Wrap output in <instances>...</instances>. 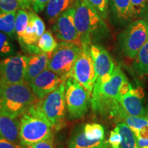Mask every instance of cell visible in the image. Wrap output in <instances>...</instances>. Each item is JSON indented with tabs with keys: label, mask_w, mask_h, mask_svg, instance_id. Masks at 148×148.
I'll list each match as a JSON object with an SVG mask.
<instances>
[{
	"label": "cell",
	"mask_w": 148,
	"mask_h": 148,
	"mask_svg": "<svg viewBox=\"0 0 148 148\" xmlns=\"http://www.w3.org/2000/svg\"><path fill=\"white\" fill-rule=\"evenodd\" d=\"M84 132L86 137L90 140L104 139V130L97 123H87L84 125Z\"/></svg>",
	"instance_id": "29"
},
{
	"label": "cell",
	"mask_w": 148,
	"mask_h": 148,
	"mask_svg": "<svg viewBox=\"0 0 148 148\" xmlns=\"http://www.w3.org/2000/svg\"><path fill=\"white\" fill-rule=\"evenodd\" d=\"M3 86H4V84H3L2 79H1V77H0V91H1V89H2V88H3Z\"/></svg>",
	"instance_id": "38"
},
{
	"label": "cell",
	"mask_w": 148,
	"mask_h": 148,
	"mask_svg": "<svg viewBox=\"0 0 148 148\" xmlns=\"http://www.w3.org/2000/svg\"><path fill=\"white\" fill-rule=\"evenodd\" d=\"M147 40L148 26L143 18L131 21L118 36L121 51L125 56L132 59H135L140 48Z\"/></svg>",
	"instance_id": "5"
},
{
	"label": "cell",
	"mask_w": 148,
	"mask_h": 148,
	"mask_svg": "<svg viewBox=\"0 0 148 148\" xmlns=\"http://www.w3.org/2000/svg\"><path fill=\"white\" fill-rule=\"evenodd\" d=\"M38 99L28 83L4 85L0 91V110L14 117L21 116Z\"/></svg>",
	"instance_id": "4"
},
{
	"label": "cell",
	"mask_w": 148,
	"mask_h": 148,
	"mask_svg": "<svg viewBox=\"0 0 148 148\" xmlns=\"http://www.w3.org/2000/svg\"><path fill=\"white\" fill-rule=\"evenodd\" d=\"M0 137L21 144L20 140V120L0 110Z\"/></svg>",
	"instance_id": "16"
},
{
	"label": "cell",
	"mask_w": 148,
	"mask_h": 148,
	"mask_svg": "<svg viewBox=\"0 0 148 148\" xmlns=\"http://www.w3.org/2000/svg\"><path fill=\"white\" fill-rule=\"evenodd\" d=\"M143 97L141 88H132L125 95L119 96L117 101L129 115L147 119L148 109L144 104Z\"/></svg>",
	"instance_id": "14"
},
{
	"label": "cell",
	"mask_w": 148,
	"mask_h": 148,
	"mask_svg": "<svg viewBox=\"0 0 148 148\" xmlns=\"http://www.w3.org/2000/svg\"><path fill=\"white\" fill-rule=\"evenodd\" d=\"M28 56L17 53L0 60V77L4 85L25 82Z\"/></svg>",
	"instance_id": "10"
},
{
	"label": "cell",
	"mask_w": 148,
	"mask_h": 148,
	"mask_svg": "<svg viewBox=\"0 0 148 148\" xmlns=\"http://www.w3.org/2000/svg\"><path fill=\"white\" fill-rule=\"evenodd\" d=\"M65 82L43 99L37 101L38 108L53 127L58 130L64 123L66 114Z\"/></svg>",
	"instance_id": "7"
},
{
	"label": "cell",
	"mask_w": 148,
	"mask_h": 148,
	"mask_svg": "<svg viewBox=\"0 0 148 148\" xmlns=\"http://www.w3.org/2000/svg\"><path fill=\"white\" fill-rule=\"evenodd\" d=\"M142 16H144V17H143V19L145 20L146 23H147V26H148V8L147 9V10H146L145 12H144Z\"/></svg>",
	"instance_id": "37"
},
{
	"label": "cell",
	"mask_w": 148,
	"mask_h": 148,
	"mask_svg": "<svg viewBox=\"0 0 148 148\" xmlns=\"http://www.w3.org/2000/svg\"><path fill=\"white\" fill-rule=\"evenodd\" d=\"M137 148H148V145L143 146V147H137Z\"/></svg>",
	"instance_id": "39"
},
{
	"label": "cell",
	"mask_w": 148,
	"mask_h": 148,
	"mask_svg": "<svg viewBox=\"0 0 148 148\" xmlns=\"http://www.w3.org/2000/svg\"><path fill=\"white\" fill-rule=\"evenodd\" d=\"M64 84L66 108L70 118L82 117L88 111L91 92L73 77H68Z\"/></svg>",
	"instance_id": "8"
},
{
	"label": "cell",
	"mask_w": 148,
	"mask_h": 148,
	"mask_svg": "<svg viewBox=\"0 0 148 148\" xmlns=\"http://www.w3.org/2000/svg\"><path fill=\"white\" fill-rule=\"evenodd\" d=\"M121 136L119 148H137V139L135 133L124 123H118L115 128Z\"/></svg>",
	"instance_id": "21"
},
{
	"label": "cell",
	"mask_w": 148,
	"mask_h": 148,
	"mask_svg": "<svg viewBox=\"0 0 148 148\" xmlns=\"http://www.w3.org/2000/svg\"><path fill=\"white\" fill-rule=\"evenodd\" d=\"M90 51L97 78L112 73L115 66L112 57L104 48L96 44H92L90 45Z\"/></svg>",
	"instance_id": "15"
},
{
	"label": "cell",
	"mask_w": 148,
	"mask_h": 148,
	"mask_svg": "<svg viewBox=\"0 0 148 148\" xmlns=\"http://www.w3.org/2000/svg\"><path fill=\"white\" fill-rule=\"evenodd\" d=\"M127 79L119 66H114L110 74L98 77L94 84L90 100L94 111L103 115H110L119 101V90Z\"/></svg>",
	"instance_id": "1"
},
{
	"label": "cell",
	"mask_w": 148,
	"mask_h": 148,
	"mask_svg": "<svg viewBox=\"0 0 148 148\" xmlns=\"http://www.w3.org/2000/svg\"><path fill=\"white\" fill-rule=\"evenodd\" d=\"M13 38L8 34L0 32V58H5L16 54V46L12 41Z\"/></svg>",
	"instance_id": "25"
},
{
	"label": "cell",
	"mask_w": 148,
	"mask_h": 148,
	"mask_svg": "<svg viewBox=\"0 0 148 148\" xmlns=\"http://www.w3.org/2000/svg\"><path fill=\"white\" fill-rule=\"evenodd\" d=\"M0 148H24L21 144L14 143L12 142L0 137Z\"/></svg>",
	"instance_id": "35"
},
{
	"label": "cell",
	"mask_w": 148,
	"mask_h": 148,
	"mask_svg": "<svg viewBox=\"0 0 148 148\" xmlns=\"http://www.w3.org/2000/svg\"><path fill=\"white\" fill-rule=\"evenodd\" d=\"M58 44L51 32L47 30L40 36L37 42V46L42 52L50 53L55 50Z\"/></svg>",
	"instance_id": "28"
},
{
	"label": "cell",
	"mask_w": 148,
	"mask_h": 148,
	"mask_svg": "<svg viewBox=\"0 0 148 148\" xmlns=\"http://www.w3.org/2000/svg\"><path fill=\"white\" fill-rule=\"evenodd\" d=\"M49 1V0H34V2L32 5V10L36 13L41 12L45 9Z\"/></svg>",
	"instance_id": "34"
},
{
	"label": "cell",
	"mask_w": 148,
	"mask_h": 148,
	"mask_svg": "<svg viewBox=\"0 0 148 148\" xmlns=\"http://www.w3.org/2000/svg\"><path fill=\"white\" fill-rule=\"evenodd\" d=\"M74 5L62 12L53 22L52 30L61 41L73 42L82 45L74 21Z\"/></svg>",
	"instance_id": "12"
},
{
	"label": "cell",
	"mask_w": 148,
	"mask_h": 148,
	"mask_svg": "<svg viewBox=\"0 0 148 148\" xmlns=\"http://www.w3.org/2000/svg\"><path fill=\"white\" fill-rule=\"evenodd\" d=\"M147 119H148V115H147Z\"/></svg>",
	"instance_id": "40"
},
{
	"label": "cell",
	"mask_w": 148,
	"mask_h": 148,
	"mask_svg": "<svg viewBox=\"0 0 148 148\" xmlns=\"http://www.w3.org/2000/svg\"><path fill=\"white\" fill-rule=\"evenodd\" d=\"M74 21L82 45L90 46L108 34L103 19L86 0H76Z\"/></svg>",
	"instance_id": "2"
},
{
	"label": "cell",
	"mask_w": 148,
	"mask_h": 148,
	"mask_svg": "<svg viewBox=\"0 0 148 148\" xmlns=\"http://www.w3.org/2000/svg\"><path fill=\"white\" fill-rule=\"evenodd\" d=\"M76 0H49L45 7V16L49 22H54L60 14L75 4Z\"/></svg>",
	"instance_id": "20"
},
{
	"label": "cell",
	"mask_w": 148,
	"mask_h": 148,
	"mask_svg": "<svg viewBox=\"0 0 148 148\" xmlns=\"http://www.w3.org/2000/svg\"><path fill=\"white\" fill-rule=\"evenodd\" d=\"M97 11L103 20L106 19L108 14L109 0H86Z\"/></svg>",
	"instance_id": "30"
},
{
	"label": "cell",
	"mask_w": 148,
	"mask_h": 148,
	"mask_svg": "<svg viewBox=\"0 0 148 148\" xmlns=\"http://www.w3.org/2000/svg\"><path fill=\"white\" fill-rule=\"evenodd\" d=\"M112 16L120 23H126L134 18L131 0H109Z\"/></svg>",
	"instance_id": "19"
},
{
	"label": "cell",
	"mask_w": 148,
	"mask_h": 148,
	"mask_svg": "<svg viewBox=\"0 0 148 148\" xmlns=\"http://www.w3.org/2000/svg\"><path fill=\"white\" fill-rule=\"evenodd\" d=\"M16 12H5L0 10V32L8 34L11 38L15 37L14 22Z\"/></svg>",
	"instance_id": "22"
},
{
	"label": "cell",
	"mask_w": 148,
	"mask_h": 148,
	"mask_svg": "<svg viewBox=\"0 0 148 148\" xmlns=\"http://www.w3.org/2000/svg\"><path fill=\"white\" fill-rule=\"evenodd\" d=\"M0 10L5 12H16L19 10H32L27 0H0Z\"/></svg>",
	"instance_id": "24"
},
{
	"label": "cell",
	"mask_w": 148,
	"mask_h": 148,
	"mask_svg": "<svg viewBox=\"0 0 148 148\" xmlns=\"http://www.w3.org/2000/svg\"><path fill=\"white\" fill-rule=\"evenodd\" d=\"M24 148H25V147H24Z\"/></svg>",
	"instance_id": "41"
},
{
	"label": "cell",
	"mask_w": 148,
	"mask_h": 148,
	"mask_svg": "<svg viewBox=\"0 0 148 148\" xmlns=\"http://www.w3.org/2000/svg\"><path fill=\"white\" fill-rule=\"evenodd\" d=\"M134 18L142 16L148 8V0H131Z\"/></svg>",
	"instance_id": "31"
},
{
	"label": "cell",
	"mask_w": 148,
	"mask_h": 148,
	"mask_svg": "<svg viewBox=\"0 0 148 148\" xmlns=\"http://www.w3.org/2000/svg\"><path fill=\"white\" fill-rule=\"evenodd\" d=\"M108 142L111 148H119L121 143V136L116 129L110 132Z\"/></svg>",
	"instance_id": "32"
},
{
	"label": "cell",
	"mask_w": 148,
	"mask_h": 148,
	"mask_svg": "<svg viewBox=\"0 0 148 148\" xmlns=\"http://www.w3.org/2000/svg\"><path fill=\"white\" fill-rule=\"evenodd\" d=\"M134 68L140 75H148V40L140 48L135 58Z\"/></svg>",
	"instance_id": "23"
},
{
	"label": "cell",
	"mask_w": 148,
	"mask_h": 148,
	"mask_svg": "<svg viewBox=\"0 0 148 148\" xmlns=\"http://www.w3.org/2000/svg\"><path fill=\"white\" fill-rule=\"evenodd\" d=\"M45 32V23L34 10H29V22L21 39L20 45L29 54L42 52L37 46L40 36Z\"/></svg>",
	"instance_id": "11"
},
{
	"label": "cell",
	"mask_w": 148,
	"mask_h": 148,
	"mask_svg": "<svg viewBox=\"0 0 148 148\" xmlns=\"http://www.w3.org/2000/svg\"><path fill=\"white\" fill-rule=\"evenodd\" d=\"M119 121L124 122V123L132 130L135 134L139 130L148 125V119L129 115L125 110L122 112L120 116Z\"/></svg>",
	"instance_id": "27"
},
{
	"label": "cell",
	"mask_w": 148,
	"mask_h": 148,
	"mask_svg": "<svg viewBox=\"0 0 148 148\" xmlns=\"http://www.w3.org/2000/svg\"><path fill=\"white\" fill-rule=\"evenodd\" d=\"M131 89H132V86H131V84L129 83L128 80L125 81V82L123 83L121 88H120L119 96L125 95V94H127Z\"/></svg>",
	"instance_id": "36"
},
{
	"label": "cell",
	"mask_w": 148,
	"mask_h": 148,
	"mask_svg": "<svg viewBox=\"0 0 148 148\" xmlns=\"http://www.w3.org/2000/svg\"><path fill=\"white\" fill-rule=\"evenodd\" d=\"M49 61V54L47 53L40 52L36 54H30L28 56L25 82L29 84L37 75L47 69Z\"/></svg>",
	"instance_id": "18"
},
{
	"label": "cell",
	"mask_w": 148,
	"mask_h": 148,
	"mask_svg": "<svg viewBox=\"0 0 148 148\" xmlns=\"http://www.w3.org/2000/svg\"><path fill=\"white\" fill-rule=\"evenodd\" d=\"M29 22V10H19L16 12L14 29L18 41L21 39Z\"/></svg>",
	"instance_id": "26"
},
{
	"label": "cell",
	"mask_w": 148,
	"mask_h": 148,
	"mask_svg": "<svg viewBox=\"0 0 148 148\" xmlns=\"http://www.w3.org/2000/svg\"><path fill=\"white\" fill-rule=\"evenodd\" d=\"M69 148H111L106 140H90L86 137L84 126L75 129L69 142Z\"/></svg>",
	"instance_id": "17"
},
{
	"label": "cell",
	"mask_w": 148,
	"mask_h": 148,
	"mask_svg": "<svg viewBox=\"0 0 148 148\" xmlns=\"http://www.w3.org/2000/svg\"><path fill=\"white\" fill-rule=\"evenodd\" d=\"M65 81L58 74L46 69L33 79L29 84L38 99H42Z\"/></svg>",
	"instance_id": "13"
},
{
	"label": "cell",
	"mask_w": 148,
	"mask_h": 148,
	"mask_svg": "<svg viewBox=\"0 0 148 148\" xmlns=\"http://www.w3.org/2000/svg\"><path fill=\"white\" fill-rule=\"evenodd\" d=\"M69 77L76 79L88 91L92 92L97 75L90 54V46L82 45V49L74 62Z\"/></svg>",
	"instance_id": "9"
},
{
	"label": "cell",
	"mask_w": 148,
	"mask_h": 148,
	"mask_svg": "<svg viewBox=\"0 0 148 148\" xmlns=\"http://www.w3.org/2000/svg\"><path fill=\"white\" fill-rule=\"evenodd\" d=\"M82 49V45L73 42L61 41L53 52L49 54L47 69L54 72L64 80L69 77L70 72Z\"/></svg>",
	"instance_id": "6"
},
{
	"label": "cell",
	"mask_w": 148,
	"mask_h": 148,
	"mask_svg": "<svg viewBox=\"0 0 148 148\" xmlns=\"http://www.w3.org/2000/svg\"><path fill=\"white\" fill-rule=\"evenodd\" d=\"M25 148H55L53 146V138L46 139L34 144L32 145L25 146Z\"/></svg>",
	"instance_id": "33"
},
{
	"label": "cell",
	"mask_w": 148,
	"mask_h": 148,
	"mask_svg": "<svg viewBox=\"0 0 148 148\" xmlns=\"http://www.w3.org/2000/svg\"><path fill=\"white\" fill-rule=\"evenodd\" d=\"M20 140L23 147L53 138L52 125L41 114L37 101L20 117Z\"/></svg>",
	"instance_id": "3"
}]
</instances>
